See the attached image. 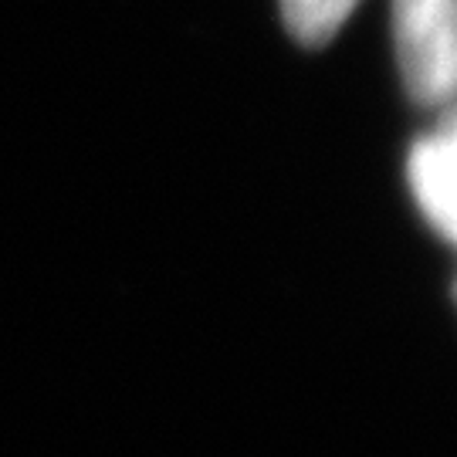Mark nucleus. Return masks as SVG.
<instances>
[{
    "instance_id": "nucleus-1",
    "label": "nucleus",
    "mask_w": 457,
    "mask_h": 457,
    "mask_svg": "<svg viewBox=\"0 0 457 457\" xmlns=\"http://www.w3.org/2000/svg\"><path fill=\"white\" fill-rule=\"evenodd\" d=\"M396 58L417 102L457 92V0H393Z\"/></svg>"
},
{
    "instance_id": "nucleus-2",
    "label": "nucleus",
    "mask_w": 457,
    "mask_h": 457,
    "mask_svg": "<svg viewBox=\"0 0 457 457\" xmlns=\"http://www.w3.org/2000/svg\"><path fill=\"white\" fill-rule=\"evenodd\" d=\"M410 183L427 217L457 241V126L441 139H427L410 160Z\"/></svg>"
},
{
    "instance_id": "nucleus-3",
    "label": "nucleus",
    "mask_w": 457,
    "mask_h": 457,
    "mask_svg": "<svg viewBox=\"0 0 457 457\" xmlns=\"http://www.w3.org/2000/svg\"><path fill=\"white\" fill-rule=\"evenodd\" d=\"M356 0H281V14L288 31L302 45H326L353 14Z\"/></svg>"
}]
</instances>
